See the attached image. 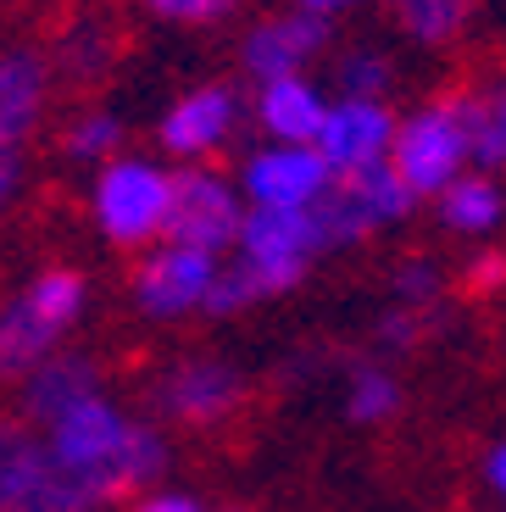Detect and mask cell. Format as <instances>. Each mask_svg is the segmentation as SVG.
<instances>
[{
	"mask_svg": "<svg viewBox=\"0 0 506 512\" xmlns=\"http://www.w3.org/2000/svg\"><path fill=\"white\" fill-rule=\"evenodd\" d=\"M484 474H490V485L506 496V446H495V451H490V462H484Z\"/></svg>",
	"mask_w": 506,
	"mask_h": 512,
	"instance_id": "cell-35",
	"label": "cell"
},
{
	"mask_svg": "<svg viewBox=\"0 0 506 512\" xmlns=\"http://www.w3.org/2000/svg\"><path fill=\"white\" fill-rule=\"evenodd\" d=\"M418 340H423V312L395 307V312H384V318L373 323V346H379L384 357H401V351H412Z\"/></svg>",
	"mask_w": 506,
	"mask_h": 512,
	"instance_id": "cell-29",
	"label": "cell"
},
{
	"mask_svg": "<svg viewBox=\"0 0 506 512\" xmlns=\"http://www.w3.org/2000/svg\"><path fill=\"white\" fill-rule=\"evenodd\" d=\"M240 401H245V373L223 357L173 362V368L151 384V407L173 423H190V429H217Z\"/></svg>",
	"mask_w": 506,
	"mask_h": 512,
	"instance_id": "cell-7",
	"label": "cell"
},
{
	"mask_svg": "<svg viewBox=\"0 0 506 512\" xmlns=\"http://www.w3.org/2000/svg\"><path fill=\"white\" fill-rule=\"evenodd\" d=\"M473 6H479V0H390V17H395V28H401L412 45H423V51H445V45L462 39Z\"/></svg>",
	"mask_w": 506,
	"mask_h": 512,
	"instance_id": "cell-19",
	"label": "cell"
},
{
	"mask_svg": "<svg viewBox=\"0 0 506 512\" xmlns=\"http://www.w3.org/2000/svg\"><path fill=\"white\" fill-rule=\"evenodd\" d=\"M434 201H440V223L456 234H490L506 212V195L490 173H462V179L445 184Z\"/></svg>",
	"mask_w": 506,
	"mask_h": 512,
	"instance_id": "cell-18",
	"label": "cell"
},
{
	"mask_svg": "<svg viewBox=\"0 0 506 512\" xmlns=\"http://www.w3.org/2000/svg\"><path fill=\"white\" fill-rule=\"evenodd\" d=\"M89 396H101V362L78 357V351H56L23 379V412L34 423H45V429Z\"/></svg>",
	"mask_w": 506,
	"mask_h": 512,
	"instance_id": "cell-14",
	"label": "cell"
},
{
	"mask_svg": "<svg viewBox=\"0 0 506 512\" xmlns=\"http://www.w3.org/2000/svg\"><path fill=\"white\" fill-rule=\"evenodd\" d=\"M212 279H217V256L162 240L156 251H145L140 273H134V301H140L145 318H178V312L201 307Z\"/></svg>",
	"mask_w": 506,
	"mask_h": 512,
	"instance_id": "cell-9",
	"label": "cell"
},
{
	"mask_svg": "<svg viewBox=\"0 0 506 512\" xmlns=\"http://www.w3.org/2000/svg\"><path fill=\"white\" fill-rule=\"evenodd\" d=\"M234 512H240V507H234Z\"/></svg>",
	"mask_w": 506,
	"mask_h": 512,
	"instance_id": "cell-36",
	"label": "cell"
},
{
	"mask_svg": "<svg viewBox=\"0 0 506 512\" xmlns=\"http://www.w3.org/2000/svg\"><path fill=\"white\" fill-rule=\"evenodd\" d=\"M95 507V496H89L84 485H78L73 474H67L62 462L51 457V451L34 440V451H28V468H23V485H17V507L12 512H89Z\"/></svg>",
	"mask_w": 506,
	"mask_h": 512,
	"instance_id": "cell-16",
	"label": "cell"
},
{
	"mask_svg": "<svg viewBox=\"0 0 506 512\" xmlns=\"http://www.w3.org/2000/svg\"><path fill=\"white\" fill-rule=\"evenodd\" d=\"M323 117H329V95L306 73L256 84V123L273 134V145H312Z\"/></svg>",
	"mask_w": 506,
	"mask_h": 512,
	"instance_id": "cell-15",
	"label": "cell"
},
{
	"mask_svg": "<svg viewBox=\"0 0 506 512\" xmlns=\"http://www.w3.org/2000/svg\"><path fill=\"white\" fill-rule=\"evenodd\" d=\"M395 295H401V307H429L434 295H440V268H434L429 256H406L401 268H395Z\"/></svg>",
	"mask_w": 506,
	"mask_h": 512,
	"instance_id": "cell-28",
	"label": "cell"
},
{
	"mask_svg": "<svg viewBox=\"0 0 506 512\" xmlns=\"http://www.w3.org/2000/svg\"><path fill=\"white\" fill-rule=\"evenodd\" d=\"M173 206V173L145 156H112L95 179V223L112 245H151L167 229Z\"/></svg>",
	"mask_w": 506,
	"mask_h": 512,
	"instance_id": "cell-4",
	"label": "cell"
},
{
	"mask_svg": "<svg viewBox=\"0 0 506 512\" xmlns=\"http://www.w3.org/2000/svg\"><path fill=\"white\" fill-rule=\"evenodd\" d=\"M356 6H367V0H295V12H306V17H323V23H334V17L356 12Z\"/></svg>",
	"mask_w": 506,
	"mask_h": 512,
	"instance_id": "cell-32",
	"label": "cell"
},
{
	"mask_svg": "<svg viewBox=\"0 0 506 512\" xmlns=\"http://www.w3.org/2000/svg\"><path fill=\"white\" fill-rule=\"evenodd\" d=\"M306 212H312V223H317V240H323V251L356 245L362 234L379 229V223H373V212L362 206V195H356L351 179H329V184H323V195H317Z\"/></svg>",
	"mask_w": 506,
	"mask_h": 512,
	"instance_id": "cell-20",
	"label": "cell"
},
{
	"mask_svg": "<svg viewBox=\"0 0 506 512\" xmlns=\"http://www.w3.org/2000/svg\"><path fill=\"white\" fill-rule=\"evenodd\" d=\"M117 145H123V123H117L112 112H84V117L67 123L62 151L73 156V162H112Z\"/></svg>",
	"mask_w": 506,
	"mask_h": 512,
	"instance_id": "cell-25",
	"label": "cell"
},
{
	"mask_svg": "<svg viewBox=\"0 0 506 512\" xmlns=\"http://www.w3.org/2000/svg\"><path fill=\"white\" fill-rule=\"evenodd\" d=\"M334 23L323 17H306V12H279V17H262L251 34L240 39V62L256 84H273V78H295L306 73L323 45H329Z\"/></svg>",
	"mask_w": 506,
	"mask_h": 512,
	"instance_id": "cell-11",
	"label": "cell"
},
{
	"mask_svg": "<svg viewBox=\"0 0 506 512\" xmlns=\"http://www.w3.org/2000/svg\"><path fill=\"white\" fill-rule=\"evenodd\" d=\"M395 407H401V384L379 362H356L351 379H345V412H351V423H384Z\"/></svg>",
	"mask_w": 506,
	"mask_h": 512,
	"instance_id": "cell-22",
	"label": "cell"
},
{
	"mask_svg": "<svg viewBox=\"0 0 506 512\" xmlns=\"http://www.w3.org/2000/svg\"><path fill=\"white\" fill-rule=\"evenodd\" d=\"M240 268L256 279V295H279L290 284L306 279L312 256H323V240H317L312 212H267V206H251L240 223Z\"/></svg>",
	"mask_w": 506,
	"mask_h": 512,
	"instance_id": "cell-5",
	"label": "cell"
},
{
	"mask_svg": "<svg viewBox=\"0 0 506 512\" xmlns=\"http://www.w3.org/2000/svg\"><path fill=\"white\" fill-rule=\"evenodd\" d=\"M240 223H245V201L223 173H212V167H178L173 173V206H167V229H162L167 245L223 256L240 240Z\"/></svg>",
	"mask_w": 506,
	"mask_h": 512,
	"instance_id": "cell-6",
	"label": "cell"
},
{
	"mask_svg": "<svg viewBox=\"0 0 506 512\" xmlns=\"http://www.w3.org/2000/svg\"><path fill=\"white\" fill-rule=\"evenodd\" d=\"M495 284H506V251H484L468 268V290H495Z\"/></svg>",
	"mask_w": 506,
	"mask_h": 512,
	"instance_id": "cell-31",
	"label": "cell"
},
{
	"mask_svg": "<svg viewBox=\"0 0 506 512\" xmlns=\"http://www.w3.org/2000/svg\"><path fill=\"white\" fill-rule=\"evenodd\" d=\"M251 301H262L251 273H245L240 262H234V268H223V262H217V279H212V290H206L201 312H212V318H234V312H245Z\"/></svg>",
	"mask_w": 506,
	"mask_h": 512,
	"instance_id": "cell-26",
	"label": "cell"
},
{
	"mask_svg": "<svg viewBox=\"0 0 506 512\" xmlns=\"http://www.w3.org/2000/svg\"><path fill=\"white\" fill-rule=\"evenodd\" d=\"M39 446L51 451L95 501H112V496H128V490L156 485L167 468L162 435H156L151 423L123 418L106 396H89L73 412H62L45 429Z\"/></svg>",
	"mask_w": 506,
	"mask_h": 512,
	"instance_id": "cell-1",
	"label": "cell"
},
{
	"mask_svg": "<svg viewBox=\"0 0 506 512\" xmlns=\"http://www.w3.org/2000/svg\"><path fill=\"white\" fill-rule=\"evenodd\" d=\"M134 512H201L195 496H178V490H162V496H145Z\"/></svg>",
	"mask_w": 506,
	"mask_h": 512,
	"instance_id": "cell-34",
	"label": "cell"
},
{
	"mask_svg": "<svg viewBox=\"0 0 506 512\" xmlns=\"http://www.w3.org/2000/svg\"><path fill=\"white\" fill-rule=\"evenodd\" d=\"M395 123H401V117L384 101H334L329 117H323V128H317L312 151L323 156L329 179H356L367 167L390 162Z\"/></svg>",
	"mask_w": 506,
	"mask_h": 512,
	"instance_id": "cell-8",
	"label": "cell"
},
{
	"mask_svg": "<svg viewBox=\"0 0 506 512\" xmlns=\"http://www.w3.org/2000/svg\"><path fill=\"white\" fill-rule=\"evenodd\" d=\"M17 184H23V162H17V151H0V212L12 206Z\"/></svg>",
	"mask_w": 506,
	"mask_h": 512,
	"instance_id": "cell-33",
	"label": "cell"
},
{
	"mask_svg": "<svg viewBox=\"0 0 506 512\" xmlns=\"http://www.w3.org/2000/svg\"><path fill=\"white\" fill-rule=\"evenodd\" d=\"M234 123H240V95L228 90V84H201V90H190L178 106H167L162 151L178 156V162H201L217 145H228Z\"/></svg>",
	"mask_w": 506,
	"mask_h": 512,
	"instance_id": "cell-12",
	"label": "cell"
},
{
	"mask_svg": "<svg viewBox=\"0 0 506 512\" xmlns=\"http://www.w3.org/2000/svg\"><path fill=\"white\" fill-rule=\"evenodd\" d=\"M323 184H329V167L312 145H267L240 173L245 201L267 206V212H301L323 195Z\"/></svg>",
	"mask_w": 506,
	"mask_h": 512,
	"instance_id": "cell-10",
	"label": "cell"
},
{
	"mask_svg": "<svg viewBox=\"0 0 506 512\" xmlns=\"http://www.w3.org/2000/svg\"><path fill=\"white\" fill-rule=\"evenodd\" d=\"M356 195H362V206L367 212H373V223H401L406 212H412V206H418V195L406 190L401 184V173H395L390 162H379V167H367V173H356Z\"/></svg>",
	"mask_w": 506,
	"mask_h": 512,
	"instance_id": "cell-24",
	"label": "cell"
},
{
	"mask_svg": "<svg viewBox=\"0 0 506 512\" xmlns=\"http://www.w3.org/2000/svg\"><path fill=\"white\" fill-rule=\"evenodd\" d=\"M28 451H34V435L17 429V423H0V512L17 507V485H23Z\"/></svg>",
	"mask_w": 506,
	"mask_h": 512,
	"instance_id": "cell-27",
	"label": "cell"
},
{
	"mask_svg": "<svg viewBox=\"0 0 506 512\" xmlns=\"http://www.w3.org/2000/svg\"><path fill=\"white\" fill-rule=\"evenodd\" d=\"M112 56H117V45L101 23H73L56 39V67H62L73 84H95V78L112 67Z\"/></svg>",
	"mask_w": 506,
	"mask_h": 512,
	"instance_id": "cell-21",
	"label": "cell"
},
{
	"mask_svg": "<svg viewBox=\"0 0 506 512\" xmlns=\"http://www.w3.org/2000/svg\"><path fill=\"white\" fill-rule=\"evenodd\" d=\"M456 106L468 123V162H479V173H506V84L456 95Z\"/></svg>",
	"mask_w": 506,
	"mask_h": 512,
	"instance_id": "cell-17",
	"label": "cell"
},
{
	"mask_svg": "<svg viewBox=\"0 0 506 512\" xmlns=\"http://www.w3.org/2000/svg\"><path fill=\"white\" fill-rule=\"evenodd\" d=\"M390 167L401 173V184L412 195H440L445 184L462 179V167H468V123H462L456 95L418 106V112H406L395 123Z\"/></svg>",
	"mask_w": 506,
	"mask_h": 512,
	"instance_id": "cell-3",
	"label": "cell"
},
{
	"mask_svg": "<svg viewBox=\"0 0 506 512\" xmlns=\"http://www.w3.org/2000/svg\"><path fill=\"white\" fill-rule=\"evenodd\" d=\"M51 101V62L34 45L0 51V151H17Z\"/></svg>",
	"mask_w": 506,
	"mask_h": 512,
	"instance_id": "cell-13",
	"label": "cell"
},
{
	"mask_svg": "<svg viewBox=\"0 0 506 512\" xmlns=\"http://www.w3.org/2000/svg\"><path fill=\"white\" fill-rule=\"evenodd\" d=\"M140 6L162 23H223L240 0H140Z\"/></svg>",
	"mask_w": 506,
	"mask_h": 512,
	"instance_id": "cell-30",
	"label": "cell"
},
{
	"mask_svg": "<svg viewBox=\"0 0 506 512\" xmlns=\"http://www.w3.org/2000/svg\"><path fill=\"white\" fill-rule=\"evenodd\" d=\"M84 312V279L73 268H45L23 295L0 307V379H28L45 357H56V340Z\"/></svg>",
	"mask_w": 506,
	"mask_h": 512,
	"instance_id": "cell-2",
	"label": "cell"
},
{
	"mask_svg": "<svg viewBox=\"0 0 506 512\" xmlns=\"http://www.w3.org/2000/svg\"><path fill=\"white\" fill-rule=\"evenodd\" d=\"M334 78H340V101H384V90L395 84V62L373 45H356L340 56Z\"/></svg>",
	"mask_w": 506,
	"mask_h": 512,
	"instance_id": "cell-23",
	"label": "cell"
}]
</instances>
